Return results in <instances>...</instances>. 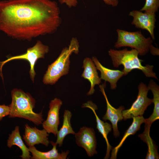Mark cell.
Wrapping results in <instances>:
<instances>
[{"instance_id": "cell-5", "label": "cell", "mask_w": 159, "mask_h": 159, "mask_svg": "<svg viewBox=\"0 0 159 159\" xmlns=\"http://www.w3.org/2000/svg\"><path fill=\"white\" fill-rule=\"evenodd\" d=\"M117 39L115 47L119 48L128 47L136 50L139 55L143 56L150 51L153 55H158V50L152 45L151 37L145 38L140 31L128 32L117 29Z\"/></svg>"}, {"instance_id": "cell-16", "label": "cell", "mask_w": 159, "mask_h": 159, "mask_svg": "<svg viewBox=\"0 0 159 159\" xmlns=\"http://www.w3.org/2000/svg\"><path fill=\"white\" fill-rule=\"evenodd\" d=\"M53 146L52 149L47 152H42L38 150L34 146L29 147V152L32 153V159H66L69 153V150L62 151L59 153L57 148V145L53 141H50Z\"/></svg>"}, {"instance_id": "cell-7", "label": "cell", "mask_w": 159, "mask_h": 159, "mask_svg": "<svg viewBox=\"0 0 159 159\" xmlns=\"http://www.w3.org/2000/svg\"><path fill=\"white\" fill-rule=\"evenodd\" d=\"M138 93L137 98L129 109L122 111L124 120L138 116H142L147 107L153 103L152 99L148 98L149 90L147 85L142 82L138 86Z\"/></svg>"}, {"instance_id": "cell-9", "label": "cell", "mask_w": 159, "mask_h": 159, "mask_svg": "<svg viewBox=\"0 0 159 159\" xmlns=\"http://www.w3.org/2000/svg\"><path fill=\"white\" fill-rule=\"evenodd\" d=\"M62 104V101L59 98H55L52 100L49 104L47 119L42 124L43 127L48 134L52 133L55 136L59 124V111Z\"/></svg>"}, {"instance_id": "cell-4", "label": "cell", "mask_w": 159, "mask_h": 159, "mask_svg": "<svg viewBox=\"0 0 159 159\" xmlns=\"http://www.w3.org/2000/svg\"><path fill=\"white\" fill-rule=\"evenodd\" d=\"M79 48L77 39L72 38L68 46L64 48L57 59L48 66L43 78L44 84H54L61 77L68 74L70 64V57L73 53L77 54Z\"/></svg>"}, {"instance_id": "cell-13", "label": "cell", "mask_w": 159, "mask_h": 159, "mask_svg": "<svg viewBox=\"0 0 159 159\" xmlns=\"http://www.w3.org/2000/svg\"><path fill=\"white\" fill-rule=\"evenodd\" d=\"M82 107H87L90 109L93 112L95 117L97 123L96 128L102 134L105 139L107 145V150L104 159L109 158L110 152L112 149V147L110 145L107 138V135L112 129V125L107 122H105L101 120L97 116L95 110L97 108L96 105L91 101H88L83 104Z\"/></svg>"}, {"instance_id": "cell-23", "label": "cell", "mask_w": 159, "mask_h": 159, "mask_svg": "<svg viewBox=\"0 0 159 159\" xmlns=\"http://www.w3.org/2000/svg\"><path fill=\"white\" fill-rule=\"evenodd\" d=\"M10 112L9 105H0V121L5 116L9 115Z\"/></svg>"}, {"instance_id": "cell-21", "label": "cell", "mask_w": 159, "mask_h": 159, "mask_svg": "<svg viewBox=\"0 0 159 159\" xmlns=\"http://www.w3.org/2000/svg\"><path fill=\"white\" fill-rule=\"evenodd\" d=\"M151 126L145 124V130L143 132L138 135L140 139L146 143L148 146V151L146 159H158L159 155L158 152L157 146L154 143L150 135Z\"/></svg>"}, {"instance_id": "cell-14", "label": "cell", "mask_w": 159, "mask_h": 159, "mask_svg": "<svg viewBox=\"0 0 159 159\" xmlns=\"http://www.w3.org/2000/svg\"><path fill=\"white\" fill-rule=\"evenodd\" d=\"M83 68L84 70L81 77L88 80L91 84L90 90L87 95H92L95 91V86L100 84L101 79L98 76L95 65L91 58L87 57L84 59L83 61Z\"/></svg>"}, {"instance_id": "cell-12", "label": "cell", "mask_w": 159, "mask_h": 159, "mask_svg": "<svg viewBox=\"0 0 159 159\" xmlns=\"http://www.w3.org/2000/svg\"><path fill=\"white\" fill-rule=\"evenodd\" d=\"M24 128L23 139L29 147L40 144L48 146L50 143L48 138L49 135L44 129L39 130L35 127H31L27 124L25 125Z\"/></svg>"}, {"instance_id": "cell-11", "label": "cell", "mask_w": 159, "mask_h": 159, "mask_svg": "<svg viewBox=\"0 0 159 159\" xmlns=\"http://www.w3.org/2000/svg\"><path fill=\"white\" fill-rule=\"evenodd\" d=\"M105 86V84L99 86L100 91L105 99L107 105L106 111L102 117V119L105 121L109 120L111 122L113 129V134L116 137H118L120 135L117 123L123 119L122 111L124 110L125 107L123 106H120L118 108H115L110 104L105 92L104 89Z\"/></svg>"}, {"instance_id": "cell-15", "label": "cell", "mask_w": 159, "mask_h": 159, "mask_svg": "<svg viewBox=\"0 0 159 159\" xmlns=\"http://www.w3.org/2000/svg\"><path fill=\"white\" fill-rule=\"evenodd\" d=\"M92 59L97 69L100 72L101 79L104 80L105 82H109L111 89H115L117 86V81L122 77L124 75L123 71L119 70L110 69L105 67L95 57H93Z\"/></svg>"}, {"instance_id": "cell-24", "label": "cell", "mask_w": 159, "mask_h": 159, "mask_svg": "<svg viewBox=\"0 0 159 159\" xmlns=\"http://www.w3.org/2000/svg\"><path fill=\"white\" fill-rule=\"evenodd\" d=\"M58 1L61 4H64L70 8L75 7L78 4L77 0H58Z\"/></svg>"}, {"instance_id": "cell-18", "label": "cell", "mask_w": 159, "mask_h": 159, "mask_svg": "<svg viewBox=\"0 0 159 159\" xmlns=\"http://www.w3.org/2000/svg\"><path fill=\"white\" fill-rule=\"evenodd\" d=\"M72 116L71 112L68 110H64L62 126L60 130L58 131L57 135V139L55 143L59 147H61L64 140L66 136L69 134L74 135L75 132L71 126V119Z\"/></svg>"}, {"instance_id": "cell-1", "label": "cell", "mask_w": 159, "mask_h": 159, "mask_svg": "<svg viewBox=\"0 0 159 159\" xmlns=\"http://www.w3.org/2000/svg\"><path fill=\"white\" fill-rule=\"evenodd\" d=\"M61 21L59 9L55 1H0V30L13 39L30 41L53 34Z\"/></svg>"}, {"instance_id": "cell-19", "label": "cell", "mask_w": 159, "mask_h": 159, "mask_svg": "<svg viewBox=\"0 0 159 159\" xmlns=\"http://www.w3.org/2000/svg\"><path fill=\"white\" fill-rule=\"evenodd\" d=\"M132 118L133 122L132 124L125 132L120 143L112 149L110 159L116 158L118 152L126 138L131 135H134L140 130L141 125L144 123L145 119L143 115L134 117Z\"/></svg>"}, {"instance_id": "cell-8", "label": "cell", "mask_w": 159, "mask_h": 159, "mask_svg": "<svg viewBox=\"0 0 159 159\" xmlns=\"http://www.w3.org/2000/svg\"><path fill=\"white\" fill-rule=\"evenodd\" d=\"M74 135L77 145L85 149L89 157H92L97 153V140L93 128L83 127Z\"/></svg>"}, {"instance_id": "cell-22", "label": "cell", "mask_w": 159, "mask_h": 159, "mask_svg": "<svg viewBox=\"0 0 159 159\" xmlns=\"http://www.w3.org/2000/svg\"><path fill=\"white\" fill-rule=\"evenodd\" d=\"M159 7V0H145V5L140 11L155 14L158 11Z\"/></svg>"}, {"instance_id": "cell-3", "label": "cell", "mask_w": 159, "mask_h": 159, "mask_svg": "<svg viewBox=\"0 0 159 159\" xmlns=\"http://www.w3.org/2000/svg\"><path fill=\"white\" fill-rule=\"evenodd\" d=\"M108 52L114 67H117L121 65L123 66L124 68L122 71L124 75H127L132 70L137 69L142 71L146 77L158 80L155 73L153 71V66L142 65V62L143 60L139 58L138 52L135 49H132L128 50L125 48L122 50H116L110 49Z\"/></svg>"}, {"instance_id": "cell-20", "label": "cell", "mask_w": 159, "mask_h": 159, "mask_svg": "<svg viewBox=\"0 0 159 159\" xmlns=\"http://www.w3.org/2000/svg\"><path fill=\"white\" fill-rule=\"evenodd\" d=\"M148 87L153 93L152 100L154 107L152 114L148 118L145 119L144 123L151 126L155 121L159 118V87L153 80H151L149 82Z\"/></svg>"}, {"instance_id": "cell-6", "label": "cell", "mask_w": 159, "mask_h": 159, "mask_svg": "<svg viewBox=\"0 0 159 159\" xmlns=\"http://www.w3.org/2000/svg\"><path fill=\"white\" fill-rule=\"evenodd\" d=\"M49 50L48 46L43 44L41 41H37L33 47L27 49L25 53L8 57L6 60L0 62V75L3 77L1 72L2 68L4 64L6 62L15 59H25L29 63L30 69L29 73L30 78L34 82L36 74L34 70L35 64L38 59L44 58L45 54L47 53Z\"/></svg>"}, {"instance_id": "cell-10", "label": "cell", "mask_w": 159, "mask_h": 159, "mask_svg": "<svg viewBox=\"0 0 159 159\" xmlns=\"http://www.w3.org/2000/svg\"><path fill=\"white\" fill-rule=\"evenodd\" d=\"M129 15L133 17L132 24L137 28L147 31L150 34L151 37L155 39L154 29L156 21L155 14L140 11L133 10Z\"/></svg>"}, {"instance_id": "cell-17", "label": "cell", "mask_w": 159, "mask_h": 159, "mask_svg": "<svg viewBox=\"0 0 159 159\" xmlns=\"http://www.w3.org/2000/svg\"><path fill=\"white\" fill-rule=\"evenodd\" d=\"M16 145L21 150L22 155L20 156L22 159H29L31 156L30 155L29 148L25 145L20 135L19 127L16 126L14 130L9 135L7 140V146L11 148L14 145Z\"/></svg>"}, {"instance_id": "cell-2", "label": "cell", "mask_w": 159, "mask_h": 159, "mask_svg": "<svg viewBox=\"0 0 159 159\" xmlns=\"http://www.w3.org/2000/svg\"><path fill=\"white\" fill-rule=\"evenodd\" d=\"M12 101L9 105L10 118L19 117L27 120L37 126L42 124L44 120L42 111L39 113L34 112L35 101L29 93L14 89L11 92Z\"/></svg>"}, {"instance_id": "cell-25", "label": "cell", "mask_w": 159, "mask_h": 159, "mask_svg": "<svg viewBox=\"0 0 159 159\" xmlns=\"http://www.w3.org/2000/svg\"><path fill=\"white\" fill-rule=\"evenodd\" d=\"M105 3L109 5H111L113 7L117 6L118 4V0H102Z\"/></svg>"}]
</instances>
